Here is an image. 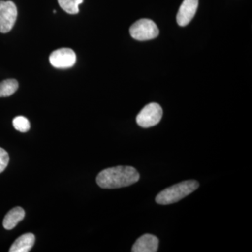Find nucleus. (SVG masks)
<instances>
[{
	"label": "nucleus",
	"instance_id": "f03ea898",
	"mask_svg": "<svg viewBox=\"0 0 252 252\" xmlns=\"http://www.w3.org/2000/svg\"><path fill=\"white\" fill-rule=\"evenodd\" d=\"M198 187L199 183L197 181L188 180L180 182L160 192L156 198V202L160 205L177 203L193 193Z\"/></svg>",
	"mask_w": 252,
	"mask_h": 252
},
{
	"label": "nucleus",
	"instance_id": "9d476101",
	"mask_svg": "<svg viewBox=\"0 0 252 252\" xmlns=\"http://www.w3.org/2000/svg\"><path fill=\"white\" fill-rule=\"evenodd\" d=\"M25 215L26 213L22 207H15L6 214L3 220V226L6 230L13 229L24 219Z\"/></svg>",
	"mask_w": 252,
	"mask_h": 252
},
{
	"label": "nucleus",
	"instance_id": "423d86ee",
	"mask_svg": "<svg viewBox=\"0 0 252 252\" xmlns=\"http://www.w3.org/2000/svg\"><path fill=\"white\" fill-rule=\"evenodd\" d=\"M77 61V56L72 49L63 48L53 51L49 56V61L53 67L66 69L73 67Z\"/></svg>",
	"mask_w": 252,
	"mask_h": 252
},
{
	"label": "nucleus",
	"instance_id": "39448f33",
	"mask_svg": "<svg viewBox=\"0 0 252 252\" xmlns=\"http://www.w3.org/2000/svg\"><path fill=\"white\" fill-rule=\"evenodd\" d=\"M17 16V7L13 1H0V32L7 33L11 31Z\"/></svg>",
	"mask_w": 252,
	"mask_h": 252
},
{
	"label": "nucleus",
	"instance_id": "20e7f679",
	"mask_svg": "<svg viewBox=\"0 0 252 252\" xmlns=\"http://www.w3.org/2000/svg\"><path fill=\"white\" fill-rule=\"evenodd\" d=\"M162 109L158 104L152 102L146 105L139 113L136 122L141 127L147 128L157 125L161 120Z\"/></svg>",
	"mask_w": 252,
	"mask_h": 252
},
{
	"label": "nucleus",
	"instance_id": "f257e3e1",
	"mask_svg": "<svg viewBox=\"0 0 252 252\" xmlns=\"http://www.w3.org/2000/svg\"><path fill=\"white\" fill-rule=\"evenodd\" d=\"M140 177L135 167L117 166L99 172L96 182L102 189H119L134 185L138 182Z\"/></svg>",
	"mask_w": 252,
	"mask_h": 252
},
{
	"label": "nucleus",
	"instance_id": "6e6552de",
	"mask_svg": "<svg viewBox=\"0 0 252 252\" xmlns=\"http://www.w3.org/2000/svg\"><path fill=\"white\" fill-rule=\"evenodd\" d=\"M159 240L152 234H144L137 239L132 246V252H156L158 249Z\"/></svg>",
	"mask_w": 252,
	"mask_h": 252
},
{
	"label": "nucleus",
	"instance_id": "4468645a",
	"mask_svg": "<svg viewBox=\"0 0 252 252\" xmlns=\"http://www.w3.org/2000/svg\"><path fill=\"white\" fill-rule=\"evenodd\" d=\"M9 157L4 149L0 147V173H1L9 164Z\"/></svg>",
	"mask_w": 252,
	"mask_h": 252
},
{
	"label": "nucleus",
	"instance_id": "9b49d317",
	"mask_svg": "<svg viewBox=\"0 0 252 252\" xmlns=\"http://www.w3.org/2000/svg\"><path fill=\"white\" fill-rule=\"evenodd\" d=\"M18 83L16 79H6L0 82V97H9L18 90Z\"/></svg>",
	"mask_w": 252,
	"mask_h": 252
},
{
	"label": "nucleus",
	"instance_id": "7ed1b4c3",
	"mask_svg": "<svg viewBox=\"0 0 252 252\" xmlns=\"http://www.w3.org/2000/svg\"><path fill=\"white\" fill-rule=\"evenodd\" d=\"M130 34L136 40H151L157 37L159 34V30L153 21L142 18L131 26Z\"/></svg>",
	"mask_w": 252,
	"mask_h": 252
},
{
	"label": "nucleus",
	"instance_id": "f8f14e48",
	"mask_svg": "<svg viewBox=\"0 0 252 252\" xmlns=\"http://www.w3.org/2000/svg\"><path fill=\"white\" fill-rule=\"evenodd\" d=\"M60 6L69 14H77L79 11V5L84 0H58Z\"/></svg>",
	"mask_w": 252,
	"mask_h": 252
},
{
	"label": "nucleus",
	"instance_id": "ddd939ff",
	"mask_svg": "<svg viewBox=\"0 0 252 252\" xmlns=\"http://www.w3.org/2000/svg\"><path fill=\"white\" fill-rule=\"evenodd\" d=\"M13 126L16 130L21 132H26L31 129V124L27 118L19 116L14 118L13 120Z\"/></svg>",
	"mask_w": 252,
	"mask_h": 252
},
{
	"label": "nucleus",
	"instance_id": "0eeeda50",
	"mask_svg": "<svg viewBox=\"0 0 252 252\" xmlns=\"http://www.w3.org/2000/svg\"><path fill=\"white\" fill-rule=\"evenodd\" d=\"M198 7V0H184L177 15L179 26H187L192 21Z\"/></svg>",
	"mask_w": 252,
	"mask_h": 252
},
{
	"label": "nucleus",
	"instance_id": "1a4fd4ad",
	"mask_svg": "<svg viewBox=\"0 0 252 252\" xmlns=\"http://www.w3.org/2000/svg\"><path fill=\"white\" fill-rule=\"evenodd\" d=\"M35 242V237L32 233H28L21 235L16 239V241L11 245L10 252H28L31 251L32 248Z\"/></svg>",
	"mask_w": 252,
	"mask_h": 252
}]
</instances>
